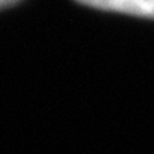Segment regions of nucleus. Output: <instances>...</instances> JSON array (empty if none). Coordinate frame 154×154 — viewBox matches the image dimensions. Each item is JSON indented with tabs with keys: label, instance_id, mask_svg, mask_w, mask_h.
<instances>
[{
	"label": "nucleus",
	"instance_id": "nucleus-1",
	"mask_svg": "<svg viewBox=\"0 0 154 154\" xmlns=\"http://www.w3.org/2000/svg\"><path fill=\"white\" fill-rule=\"evenodd\" d=\"M76 2L102 11L154 18V0H76Z\"/></svg>",
	"mask_w": 154,
	"mask_h": 154
},
{
	"label": "nucleus",
	"instance_id": "nucleus-2",
	"mask_svg": "<svg viewBox=\"0 0 154 154\" xmlns=\"http://www.w3.org/2000/svg\"><path fill=\"white\" fill-rule=\"evenodd\" d=\"M18 0H0V9L2 8H6V6H11L14 3H17Z\"/></svg>",
	"mask_w": 154,
	"mask_h": 154
}]
</instances>
